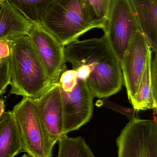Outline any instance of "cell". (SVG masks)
Instances as JSON below:
<instances>
[{
  "label": "cell",
  "instance_id": "1",
  "mask_svg": "<svg viewBox=\"0 0 157 157\" xmlns=\"http://www.w3.org/2000/svg\"><path fill=\"white\" fill-rule=\"evenodd\" d=\"M65 63L73 70L86 65L90 73L86 83L94 98H106L119 92L123 84L120 62L105 35L98 38L79 40L64 46Z\"/></svg>",
  "mask_w": 157,
  "mask_h": 157
},
{
  "label": "cell",
  "instance_id": "2",
  "mask_svg": "<svg viewBox=\"0 0 157 157\" xmlns=\"http://www.w3.org/2000/svg\"><path fill=\"white\" fill-rule=\"evenodd\" d=\"M10 93L36 100L51 84L28 35L9 39Z\"/></svg>",
  "mask_w": 157,
  "mask_h": 157
},
{
  "label": "cell",
  "instance_id": "3",
  "mask_svg": "<svg viewBox=\"0 0 157 157\" xmlns=\"http://www.w3.org/2000/svg\"><path fill=\"white\" fill-rule=\"evenodd\" d=\"M41 24L64 46L93 29H101L84 0H53Z\"/></svg>",
  "mask_w": 157,
  "mask_h": 157
},
{
  "label": "cell",
  "instance_id": "4",
  "mask_svg": "<svg viewBox=\"0 0 157 157\" xmlns=\"http://www.w3.org/2000/svg\"><path fill=\"white\" fill-rule=\"evenodd\" d=\"M12 112L20 132L23 151L31 157H52L54 145L44 129L35 100L23 98Z\"/></svg>",
  "mask_w": 157,
  "mask_h": 157
},
{
  "label": "cell",
  "instance_id": "5",
  "mask_svg": "<svg viewBox=\"0 0 157 157\" xmlns=\"http://www.w3.org/2000/svg\"><path fill=\"white\" fill-rule=\"evenodd\" d=\"M63 112V136L88 122L93 115L94 96L86 81L78 78L59 81Z\"/></svg>",
  "mask_w": 157,
  "mask_h": 157
},
{
  "label": "cell",
  "instance_id": "6",
  "mask_svg": "<svg viewBox=\"0 0 157 157\" xmlns=\"http://www.w3.org/2000/svg\"><path fill=\"white\" fill-rule=\"evenodd\" d=\"M139 30L130 0H112L103 30L120 64L133 37Z\"/></svg>",
  "mask_w": 157,
  "mask_h": 157
},
{
  "label": "cell",
  "instance_id": "7",
  "mask_svg": "<svg viewBox=\"0 0 157 157\" xmlns=\"http://www.w3.org/2000/svg\"><path fill=\"white\" fill-rule=\"evenodd\" d=\"M118 157H157L156 121L134 118L116 140Z\"/></svg>",
  "mask_w": 157,
  "mask_h": 157
},
{
  "label": "cell",
  "instance_id": "8",
  "mask_svg": "<svg viewBox=\"0 0 157 157\" xmlns=\"http://www.w3.org/2000/svg\"><path fill=\"white\" fill-rule=\"evenodd\" d=\"M51 83L57 82L67 69L64 46L41 24H33L28 35Z\"/></svg>",
  "mask_w": 157,
  "mask_h": 157
},
{
  "label": "cell",
  "instance_id": "9",
  "mask_svg": "<svg viewBox=\"0 0 157 157\" xmlns=\"http://www.w3.org/2000/svg\"><path fill=\"white\" fill-rule=\"evenodd\" d=\"M151 52L144 36L138 30L128 45L120 64L123 82L131 102L136 95Z\"/></svg>",
  "mask_w": 157,
  "mask_h": 157
},
{
  "label": "cell",
  "instance_id": "10",
  "mask_svg": "<svg viewBox=\"0 0 157 157\" xmlns=\"http://www.w3.org/2000/svg\"><path fill=\"white\" fill-rule=\"evenodd\" d=\"M35 101L44 129L50 140L55 145L64 136L63 112L59 83H52Z\"/></svg>",
  "mask_w": 157,
  "mask_h": 157
},
{
  "label": "cell",
  "instance_id": "11",
  "mask_svg": "<svg viewBox=\"0 0 157 157\" xmlns=\"http://www.w3.org/2000/svg\"><path fill=\"white\" fill-rule=\"evenodd\" d=\"M139 29L152 52L157 50V0H130Z\"/></svg>",
  "mask_w": 157,
  "mask_h": 157
},
{
  "label": "cell",
  "instance_id": "12",
  "mask_svg": "<svg viewBox=\"0 0 157 157\" xmlns=\"http://www.w3.org/2000/svg\"><path fill=\"white\" fill-rule=\"evenodd\" d=\"M33 24L7 1L0 2V40L28 35Z\"/></svg>",
  "mask_w": 157,
  "mask_h": 157
},
{
  "label": "cell",
  "instance_id": "13",
  "mask_svg": "<svg viewBox=\"0 0 157 157\" xmlns=\"http://www.w3.org/2000/svg\"><path fill=\"white\" fill-rule=\"evenodd\" d=\"M23 143L12 111L0 119V157H14L23 151Z\"/></svg>",
  "mask_w": 157,
  "mask_h": 157
},
{
  "label": "cell",
  "instance_id": "14",
  "mask_svg": "<svg viewBox=\"0 0 157 157\" xmlns=\"http://www.w3.org/2000/svg\"><path fill=\"white\" fill-rule=\"evenodd\" d=\"M152 60L151 52L148 55L146 66L136 95L131 103L136 111L153 109L156 114L157 101L153 96L151 80Z\"/></svg>",
  "mask_w": 157,
  "mask_h": 157
},
{
  "label": "cell",
  "instance_id": "15",
  "mask_svg": "<svg viewBox=\"0 0 157 157\" xmlns=\"http://www.w3.org/2000/svg\"><path fill=\"white\" fill-rule=\"evenodd\" d=\"M53 0H7L33 24H41Z\"/></svg>",
  "mask_w": 157,
  "mask_h": 157
},
{
  "label": "cell",
  "instance_id": "16",
  "mask_svg": "<svg viewBox=\"0 0 157 157\" xmlns=\"http://www.w3.org/2000/svg\"><path fill=\"white\" fill-rule=\"evenodd\" d=\"M57 157H96L82 136L69 137L65 135L59 141Z\"/></svg>",
  "mask_w": 157,
  "mask_h": 157
},
{
  "label": "cell",
  "instance_id": "17",
  "mask_svg": "<svg viewBox=\"0 0 157 157\" xmlns=\"http://www.w3.org/2000/svg\"><path fill=\"white\" fill-rule=\"evenodd\" d=\"M94 20L104 29L112 0H84Z\"/></svg>",
  "mask_w": 157,
  "mask_h": 157
},
{
  "label": "cell",
  "instance_id": "18",
  "mask_svg": "<svg viewBox=\"0 0 157 157\" xmlns=\"http://www.w3.org/2000/svg\"><path fill=\"white\" fill-rule=\"evenodd\" d=\"M10 83L9 57L0 59V96L5 92Z\"/></svg>",
  "mask_w": 157,
  "mask_h": 157
},
{
  "label": "cell",
  "instance_id": "19",
  "mask_svg": "<svg viewBox=\"0 0 157 157\" xmlns=\"http://www.w3.org/2000/svg\"><path fill=\"white\" fill-rule=\"evenodd\" d=\"M100 101H99V104H101V105L106 108L116 111L123 115H125L130 121L135 118L136 110L133 108H124L105 98Z\"/></svg>",
  "mask_w": 157,
  "mask_h": 157
},
{
  "label": "cell",
  "instance_id": "20",
  "mask_svg": "<svg viewBox=\"0 0 157 157\" xmlns=\"http://www.w3.org/2000/svg\"><path fill=\"white\" fill-rule=\"evenodd\" d=\"M157 52L155 53L154 59L151 61V80L152 84L153 96L157 101Z\"/></svg>",
  "mask_w": 157,
  "mask_h": 157
},
{
  "label": "cell",
  "instance_id": "21",
  "mask_svg": "<svg viewBox=\"0 0 157 157\" xmlns=\"http://www.w3.org/2000/svg\"><path fill=\"white\" fill-rule=\"evenodd\" d=\"M11 50L9 40H0V59L9 58Z\"/></svg>",
  "mask_w": 157,
  "mask_h": 157
},
{
  "label": "cell",
  "instance_id": "22",
  "mask_svg": "<svg viewBox=\"0 0 157 157\" xmlns=\"http://www.w3.org/2000/svg\"><path fill=\"white\" fill-rule=\"evenodd\" d=\"M5 112L4 101L2 99L0 98V119Z\"/></svg>",
  "mask_w": 157,
  "mask_h": 157
},
{
  "label": "cell",
  "instance_id": "23",
  "mask_svg": "<svg viewBox=\"0 0 157 157\" xmlns=\"http://www.w3.org/2000/svg\"><path fill=\"white\" fill-rule=\"evenodd\" d=\"M31 157L29 156V155H27V154H25V155H23L22 156V157Z\"/></svg>",
  "mask_w": 157,
  "mask_h": 157
},
{
  "label": "cell",
  "instance_id": "24",
  "mask_svg": "<svg viewBox=\"0 0 157 157\" xmlns=\"http://www.w3.org/2000/svg\"><path fill=\"white\" fill-rule=\"evenodd\" d=\"M6 1H7V0H0V2H4Z\"/></svg>",
  "mask_w": 157,
  "mask_h": 157
}]
</instances>
